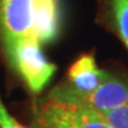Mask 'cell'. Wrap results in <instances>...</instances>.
I'll list each match as a JSON object with an SVG mask.
<instances>
[{"mask_svg":"<svg viewBox=\"0 0 128 128\" xmlns=\"http://www.w3.org/2000/svg\"><path fill=\"white\" fill-rule=\"evenodd\" d=\"M6 52L13 68L32 92H40L56 71V65L46 60L40 43L28 38L7 43Z\"/></svg>","mask_w":128,"mask_h":128,"instance_id":"cell-1","label":"cell"},{"mask_svg":"<svg viewBox=\"0 0 128 128\" xmlns=\"http://www.w3.org/2000/svg\"><path fill=\"white\" fill-rule=\"evenodd\" d=\"M36 128H114L92 109L46 97L34 107Z\"/></svg>","mask_w":128,"mask_h":128,"instance_id":"cell-2","label":"cell"},{"mask_svg":"<svg viewBox=\"0 0 128 128\" xmlns=\"http://www.w3.org/2000/svg\"><path fill=\"white\" fill-rule=\"evenodd\" d=\"M49 96L96 112L110 110L128 104V82L108 72L104 81L90 92H81L69 86H60Z\"/></svg>","mask_w":128,"mask_h":128,"instance_id":"cell-3","label":"cell"},{"mask_svg":"<svg viewBox=\"0 0 128 128\" xmlns=\"http://www.w3.org/2000/svg\"><path fill=\"white\" fill-rule=\"evenodd\" d=\"M39 0H1L0 26L5 44L34 39L37 4Z\"/></svg>","mask_w":128,"mask_h":128,"instance_id":"cell-4","label":"cell"},{"mask_svg":"<svg viewBox=\"0 0 128 128\" xmlns=\"http://www.w3.org/2000/svg\"><path fill=\"white\" fill-rule=\"evenodd\" d=\"M69 87L81 92L95 90L104 81L108 72L101 70L92 55H83L69 69Z\"/></svg>","mask_w":128,"mask_h":128,"instance_id":"cell-5","label":"cell"},{"mask_svg":"<svg viewBox=\"0 0 128 128\" xmlns=\"http://www.w3.org/2000/svg\"><path fill=\"white\" fill-rule=\"evenodd\" d=\"M112 7L119 34L128 48V0H112Z\"/></svg>","mask_w":128,"mask_h":128,"instance_id":"cell-6","label":"cell"},{"mask_svg":"<svg viewBox=\"0 0 128 128\" xmlns=\"http://www.w3.org/2000/svg\"><path fill=\"white\" fill-rule=\"evenodd\" d=\"M97 113L106 122H108L114 128H128V104Z\"/></svg>","mask_w":128,"mask_h":128,"instance_id":"cell-7","label":"cell"},{"mask_svg":"<svg viewBox=\"0 0 128 128\" xmlns=\"http://www.w3.org/2000/svg\"><path fill=\"white\" fill-rule=\"evenodd\" d=\"M0 128H26L10 114L0 96Z\"/></svg>","mask_w":128,"mask_h":128,"instance_id":"cell-8","label":"cell"}]
</instances>
